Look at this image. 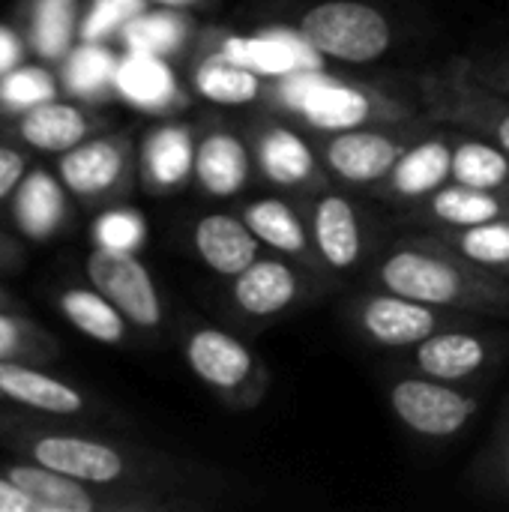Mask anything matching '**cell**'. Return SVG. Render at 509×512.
I'll use <instances>...</instances> for the list:
<instances>
[{
  "instance_id": "cell-15",
  "label": "cell",
  "mask_w": 509,
  "mask_h": 512,
  "mask_svg": "<svg viewBox=\"0 0 509 512\" xmlns=\"http://www.w3.org/2000/svg\"><path fill=\"white\" fill-rule=\"evenodd\" d=\"M240 213V219L252 228V234L258 237V243L273 252L282 255L294 264H300L303 270H309L312 276H318L321 282H327L333 288V282L324 276L312 237H309V225L306 216L300 210V201L294 195L276 192V195H261V198H249L240 201L234 207Z\"/></svg>"
},
{
  "instance_id": "cell-26",
  "label": "cell",
  "mask_w": 509,
  "mask_h": 512,
  "mask_svg": "<svg viewBox=\"0 0 509 512\" xmlns=\"http://www.w3.org/2000/svg\"><path fill=\"white\" fill-rule=\"evenodd\" d=\"M438 234L453 252L480 270L509 279V219H495L468 228H438Z\"/></svg>"
},
{
  "instance_id": "cell-35",
  "label": "cell",
  "mask_w": 509,
  "mask_h": 512,
  "mask_svg": "<svg viewBox=\"0 0 509 512\" xmlns=\"http://www.w3.org/2000/svg\"><path fill=\"white\" fill-rule=\"evenodd\" d=\"M168 33H171V21L162 18V15L138 18V21H129L126 24V36L135 45V51H147V54H156V51L171 48L174 36H168Z\"/></svg>"
},
{
  "instance_id": "cell-5",
  "label": "cell",
  "mask_w": 509,
  "mask_h": 512,
  "mask_svg": "<svg viewBox=\"0 0 509 512\" xmlns=\"http://www.w3.org/2000/svg\"><path fill=\"white\" fill-rule=\"evenodd\" d=\"M183 357L192 375L231 411H255L270 396L273 375L267 363L225 327H189L183 336Z\"/></svg>"
},
{
  "instance_id": "cell-20",
  "label": "cell",
  "mask_w": 509,
  "mask_h": 512,
  "mask_svg": "<svg viewBox=\"0 0 509 512\" xmlns=\"http://www.w3.org/2000/svg\"><path fill=\"white\" fill-rule=\"evenodd\" d=\"M192 249L213 276L228 282L231 276L246 270L261 255L264 246L258 243L252 228L240 219L237 210H231V213L213 210V213H204L195 219Z\"/></svg>"
},
{
  "instance_id": "cell-23",
  "label": "cell",
  "mask_w": 509,
  "mask_h": 512,
  "mask_svg": "<svg viewBox=\"0 0 509 512\" xmlns=\"http://www.w3.org/2000/svg\"><path fill=\"white\" fill-rule=\"evenodd\" d=\"M195 171V132L159 126L144 141V174L156 189H177Z\"/></svg>"
},
{
  "instance_id": "cell-12",
  "label": "cell",
  "mask_w": 509,
  "mask_h": 512,
  "mask_svg": "<svg viewBox=\"0 0 509 512\" xmlns=\"http://www.w3.org/2000/svg\"><path fill=\"white\" fill-rule=\"evenodd\" d=\"M504 345L507 339L501 333L483 330L477 318H468L462 324L438 330L411 351H402V366L438 381L471 384L501 363Z\"/></svg>"
},
{
  "instance_id": "cell-21",
  "label": "cell",
  "mask_w": 509,
  "mask_h": 512,
  "mask_svg": "<svg viewBox=\"0 0 509 512\" xmlns=\"http://www.w3.org/2000/svg\"><path fill=\"white\" fill-rule=\"evenodd\" d=\"M0 393L18 405L45 411L54 417H72L87 408L84 396L72 384L57 381L18 360H0Z\"/></svg>"
},
{
  "instance_id": "cell-7",
  "label": "cell",
  "mask_w": 509,
  "mask_h": 512,
  "mask_svg": "<svg viewBox=\"0 0 509 512\" xmlns=\"http://www.w3.org/2000/svg\"><path fill=\"white\" fill-rule=\"evenodd\" d=\"M321 291H330V285L300 264L273 252H261L246 270L228 279L225 312L234 327L258 333L288 312L300 309Z\"/></svg>"
},
{
  "instance_id": "cell-28",
  "label": "cell",
  "mask_w": 509,
  "mask_h": 512,
  "mask_svg": "<svg viewBox=\"0 0 509 512\" xmlns=\"http://www.w3.org/2000/svg\"><path fill=\"white\" fill-rule=\"evenodd\" d=\"M114 87L138 108H159L174 93L168 69L147 51H135L123 63H117Z\"/></svg>"
},
{
  "instance_id": "cell-16",
  "label": "cell",
  "mask_w": 509,
  "mask_h": 512,
  "mask_svg": "<svg viewBox=\"0 0 509 512\" xmlns=\"http://www.w3.org/2000/svg\"><path fill=\"white\" fill-rule=\"evenodd\" d=\"M189 81L201 99L216 105H249L270 96V84L225 36H207V45L192 60Z\"/></svg>"
},
{
  "instance_id": "cell-24",
  "label": "cell",
  "mask_w": 509,
  "mask_h": 512,
  "mask_svg": "<svg viewBox=\"0 0 509 512\" xmlns=\"http://www.w3.org/2000/svg\"><path fill=\"white\" fill-rule=\"evenodd\" d=\"M453 180L489 192L509 195V153L498 144L456 129L453 138Z\"/></svg>"
},
{
  "instance_id": "cell-25",
  "label": "cell",
  "mask_w": 509,
  "mask_h": 512,
  "mask_svg": "<svg viewBox=\"0 0 509 512\" xmlns=\"http://www.w3.org/2000/svg\"><path fill=\"white\" fill-rule=\"evenodd\" d=\"M60 312L66 321L99 345H120L126 342L129 321L126 315L96 288H69L60 294Z\"/></svg>"
},
{
  "instance_id": "cell-1",
  "label": "cell",
  "mask_w": 509,
  "mask_h": 512,
  "mask_svg": "<svg viewBox=\"0 0 509 512\" xmlns=\"http://www.w3.org/2000/svg\"><path fill=\"white\" fill-rule=\"evenodd\" d=\"M369 285L468 315H509V279L474 267L438 234L396 240L369 267Z\"/></svg>"
},
{
  "instance_id": "cell-4",
  "label": "cell",
  "mask_w": 509,
  "mask_h": 512,
  "mask_svg": "<svg viewBox=\"0 0 509 512\" xmlns=\"http://www.w3.org/2000/svg\"><path fill=\"white\" fill-rule=\"evenodd\" d=\"M417 99L435 123L480 135L509 153V96L483 84L465 57L426 69L417 78Z\"/></svg>"
},
{
  "instance_id": "cell-34",
  "label": "cell",
  "mask_w": 509,
  "mask_h": 512,
  "mask_svg": "<svg viewBox=\"0 0 509 512\" xmlns=\"http://www.w3.org/2000/svg\"><path fill=\"white\" fill-rule=\"evenodd\" d=\"M141 9V0H96L81 24L84 39L96 42L99 36H105L114 27H126Z\"/></svg>"
},
{
  "instance_id": "cell-18",
  "label": "cell",
  "mask_w": 509,
  "mask_h": 512,
  "mask_svg": "<svg viewBox=\"0 0 509 512\" xmlns=\"http://www.w3.org/2000/svg\"><path fill=\"white\" fill-rule=\"evenodd\" d=\"M132 177V144L123 135L84 138L60 156V180L81 198H108Z\"/></svg>"
},
{
  "instance_id": "cell-42",
  "label": "cell",
  "mask_w": 509,
  "mask_h": 512,
  "mask_svg": "<svg viewBox=\"0 0 509 512\" xmlns=\"http://www.w3.org/2000/svg\"><path fill=\"white\" fill-rule=\"evenodd\" d=\"M495 438H498V441H507V444H509V399L504 402V411H501V417H498V426H495Z\"/></svg>"
},
{
  "instance_id": "cell-8",
  "label": "cell",
  "mask_w": 509,
  "mask_h": 512,
  "mask_svg": "<svg viewBox=\"0 0 509 512\" xmlns=\"http://www.w3.org/2000/svg\"><path fill=\"white\" fill-rule=\"evenodd\" d=\"M384 399L396 423L423 441L459 438L480 414L483 399L468 384L438 381L411 369L390 372L384 381Z\"/></svg>"
},
{
  "instance_id": "cell-22",
  "label": "cell",
  "mask_w": 509,
  "mask_h": 512,
  "mask_svg": "<svg viewBox=\"0 0 509 512\" xmlns=\"http://www.w3.org/2000/svg\"><path fill=\"white\" fill-rule=\"evenodd\" d=\"M93 129V120L87 111H81L78 105L69 102H39L33 108H27L18 120V132L21 138L45 153H66L75 144H81Z\"/></svg>"
},
{
  "instance_id": "cell-30",
  "label": "cell",
  "mask_w": 509,
  "mask_h": 512,
  "mask_svg": "<svg viewBox=\"0 0 509 512\" xmlns=\"http://www.w3.org/2000/svg\"><path fill=\"white\" fill-rule=\"evenodd\" d=\"M75 30V0H36L30 15L33 45L45 57H57L66 51Z\"/></svg>"
},
{
  "instance_id": "cell-14",
  "label": "cell",
  "mask_w": 509,
  "mask_h": 512,
  "mask_svg": "<svg viewBox=\"0 0 509 512\" xmlns=\"http://www.w3.org/2000/svg\"><path fill=\"white\" fill-rule=\"evenodd\" d=\"M87 279L126 315L132 327L138 330L162 327L165 306H162L159 288L135 252L96 246L87 255Z\"/></svg>"
},
{
  "instance_id": "cell-29",
  "label": "cell",
  "mask_w": 509,
  "mask_h": 512,
  "mask_svg": "<svg viewBox=\"0 0 509 512\" xmlns=\"http://www.w3.org/2000/svg\"><path fill=\"white\" fill-rule=\"evenodd\" d=\"M114 75H117L114 57L90 39H87V45L75 48L66 57V69H63L66 87L81 96H96L99 90L114 87Z\"/></svg>"
},
{
  "instance_id": "cell-11",
  "label": "cell",
  "mask_w": 509,
  "mask_h": 512,
  "mask_svg": "<svg viewBox=\"0 0 509 512\" xmlns=\"http://www.w3.org/2000/svg\"><path fill=\"white\" fill-rule=\"evenodd\" d=\"M291 105L300 114L303 129L309 132L351 129L420 114V105H408L387 90H378L375 84L348 78H315V84L303 87V96Z\"/></svg>"
},
{
  "instance_id": "cell-36",
  "label": "cell",
  "mask_w": 509,
  "mask_h": 512,
  "mask_svg": "<svg viewBox=\"0 0 509 512\" xmlns=\"http://www.w3.org/2000/svg\"><path fill=\"white\" fill-rule=\"evenodd\" d=\"M468 69L489 87L509 96V54H483V57H465Z\"/></svg>"
},
{
  "instance_id": "cell-17",
  "label": "cell",
  "mask_w": 509,
  "mask_h": 512,
  "mask_svg": "<svg viewBox=\"0 0 509 512\" xmlns=\"http://www.w3.org/2000/svg\"><path fill=\"white\" fill-rule=\"evenodd\" d=\"M255 177L252 147L243 129L213 123L195 132L192 180L210 198H237Z\"/></svg>"
},
{
  "instance_id": "cell-41",
  "label": "cell",
  "mask_w": 509,
  "mask_h": 512,
  "mask_svg": "<svg viewBox=\"0 0 509 512\" xmlns=\"http://www.w3.org/2000/svg\"><path fill=\"white\" fill-rule=\"evenodd\" d=\"M147 3L162 6V9H195V6H201L207 0H147Z\"/></svg>"
},
{
  "instance_id": "cell-10",
  "label": "cell",
  "mask_w": 509,
  "mask_h": 512,
  "mask_svg": "<svg viewBox=\"0 0 509 512\" xmlns=\"http://www.w3.org/2000/svg\"><path fill=\"white\" fill-rule=\"evenodd\" d=\"M243 132L252 147L255 174L273 189L297 198L333 183L321 165L312 135L303 126H294L273 114H258L243 126Z\"/></svg>"
},
{
  "instance_id": "cell-37",
  "label": "cell",
  "mask_w": 509,
  "mask_h": 512,
  "mask_svg": "<svg viewBox=\"0 0 509 512\" xmlns=\"http://www.w3.org/2000/svg\"><path fill=\"white\" fill-rule=\"evenodd\" d=\"M27 342H30V330L18 318L0 312V360H12V357L30 351Z\"/></svg>"
},
{
  "instance_id": "cell-39",
  "label": "cell",
  "mask_w": 509,
  "mask_h": 512,
  "mask_svg": "<svg viewBox=\"0 0 509 512\" xmlns=\"http://www.w3.org/2000/svg\"><path fill=\"white\" fill-rule=\"evenodd\" d=\"M0 512H39L36 504L9 480V477H0Z\"/></svg>"
},
{
  "instance_id": "cell-27",
  "label": "cell",
  "mask_w": 509,
  "mask_h": 512,
  "mask_svg": "<svg viewBox=\"0 0 509 512\" xmlns=\"http://www.w3.org/2000/svg\"><path fill=\"white\" fill-rule=\"evenodd\" d=\"M15 222L30 237H48L66 216L63 186L45 171H33L15 189Z\"/></svg>"
},
{
  "instance_id": "cell-3",
  "label": "cell",
  "mask_w": 509,
  "mask_h": 512,
  "mask_svg": "<svg viewBox=\"0 0 509 512\" xmlns=\"http://www.w3.org/2000/svg\"><path fill=\"white\" fill-rule=\"evenodd\" d=\"M294 33L333 63H378L399 39L396 21L372 0H318L300 12Z\"/></svg>"
},
{
  "instance_id": "cell-40",
  "label": "cell",
  "mask_w": 509,
  "mask_h": 512,
  "mask_svg": "<svg viewBox=\"0 0 509 512\" xmlns=\"http://www.w3.org/2000/svg\"><path fill=\"white\" fill-rule=\"evenodd\" d=\"M21 63V42L9 27H0V78Z\"/></svg>"
},
{
  "instance_id": "cell-6",
  "label": "cell",
  "mask_w": 509,
  "mask_h": 512,
  "mask_svg": "<svg viewBox=\"0 0 509 512\" xmlns=\"http://www.w3.org/2000/svg\"><path fill=\"white\" fill-rule=\"evenodd\" d=\"M309 225V237L324 276L339 288L363 270L372 255V219L354 198V189L327 183L306 195H297Z\"/></svg>"
},
{
  "instance_id": "cell-33",
  "label": "cell",
  "mask_w": 509,
  "mask_h": 512,
  "mask_svg": "<svg viewBox=\"0 0 509 512\" xmlns=\"http://www.w3.org/2000/svg\"><path fill=\"white\" fill-rule=\"evenodd\" d=\"M96 246L120 249V252H135L144 243V219L132 210H108L96 219Z\"/></svg>"
},
{
  "instance_id": "cell-9",
  "label": "cell",
  "mask_w": 509,
  "mask_h": 512,
  "mask_svg": "<svg viewBox=\"0 0 509 512\" xmlns=\"http://www.w3.org/2000/svg\"><path fill=\"white\" fill-rule=\"evenodd\" d=\"M345 318H348L351 330L366 345H372L378 351L402 354V351H411L414 345H420L423 339L435 336L438 330L462 324L468 318H480V315L450 312V309L429 306L414 297L372 285L369 291H360L348 300Z\"/></svg>"
},
{
  "instance_id": "cell-19",
  "label": "cell",
  "mask_w": 509,
  "mask_h": 512,
  "mask_svg": "<svg viewBox=\"0 0 509 512\" xmlns=\"http://www.w3.org/2000/svg\"><path fill=\"white\" fill-rule=\"evenodd\" d=\"M399 216L411 225H420L423 231L468 228V225H483L495 219H509V195L450 180L447 186H441L438 192H432L417 207Z\"/></svg>"
},
{
  "instance_id": "cell-31",
  "label": "cell",
  "mask_w": 509,
  "mask_h": 512,
  "mask_svg": "<svg viewBox=\"0 0 509 512\" xmlns=\"http://www.w3.org/2000/svg\"><path fill=\"white\" fill-rule=\"evenodd\" d=\"M57 96V81L39 66H15L0 78V102L9 108H33Z\"/></svg>"
},
{
  "instance_id": "cell-32",
  "label": "cell",
  "mask_w": 509,
  "mask_h": 512,
  "mask_svg": "<svg viewBox=\"0 0 509 512\" xmlns=\"http://www.w3.org/2000/svg\"><path fill=\"white\" fill-rule=\"evenodd\" d=\"M468 480L477 495L492 498V501H509V444L492 438L489 447L477 453L471 462Z\"/></svg>"
},
{
  "instance_id": "cell-13",
  "label": "cell",
  "mask_w": 509,
  "mask_h": 512,
  "mask_svg": "<svg viewBox=\"0 0 509 512\" xmlns=\"http://www.w3.org/2000/svg\"><path fill=\"white\" fill-rule=\"evenodd\" d=\"M453 138L456 129L432 123L417 141L405 147L387 177L372 189V198L405 213L447 186L453 180Z\"/></svg>"
},
{
  "instance_id": "cell-2",
  "label": "cell",
  "mask_w": 509,
  "mask_h": 512,
  "mask_svg": "<svg viewBox=\"0 0 509 512\" xmlns=\"http://www.w3.org/2000/svg\"><path fill=\"white\" fill-rule=\"evenodd\" d=\"M432 123L435 120L420 111L405 120H378L351 129L306 132L312 135L321 165L333 183L372 195V189L387 177L405 147L417 141Z\"/></svg>"
},
{
  "instance_id": "cell-38",
  "label": "cell",
  "mask_w": 509,
  "mask_h": 512,
  "mask_svg": "<svg viewBox=\"0 0 509 512\" xmlns=\"http://www.w3.org/2000/svg\"><path fill=\"white\" fill-rule=\"evenodd\" d=\"M24 168L27 165H24V156L21 153H15L9 147H0V201L9 198L21 186V180L27 177Z\"/></svg>"
}]
</instances>
